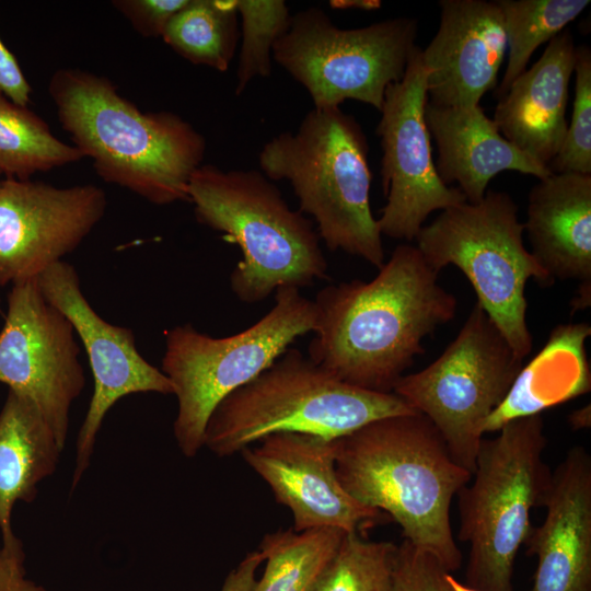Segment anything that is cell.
I'll return each mask as SVG.
<instances>
[{"mask_svg":"<svg viewBox=\"0 0 591 591\" xmlns=\"http://www.w3.org/2000/svg\"><path fill=\"white\" fill-rule=\"evenodd\" d=\"M70 321L43 296L37 278L12 285L0 329V383L31 399L63 450L69 413L85 386Z\"/></svg>","mask_w":591,"mask_h":591,"instance_id":"obj_13","label":"cell"},{"mask_svg":"<svg viewBox=\"0 0 591 591\" xmlns=\"http://www.w3.org/2000/svg\"><path fill=\"white\" fill-rule=\"evenodd\" d=\"M189 0H114L112 5L143 37H162L169 22Z\"/></svg>","mask_w":591,"mask_h":591,"instance_id":"obj_32","label":"cell"},{"mask_svg":"<svg viewBox=\"0 0 591 591\" xmlns=\"http://www.w3.org/2000/svg\"><path fill=\"white\" fill-rule=\"evenodd\" d=\"M417 30L409 18L340 28L324 10L310 7L292 14L274 45L273 60L308 91L313 108L355 100L380 112L386 89L405 74Z\"/></svg>","mask_w":591,"mask_h":591,"instance_id":"obj_10","label":"cell"},{"mask_svg":"<svg viewBox=\"0 0 591 591\" xmlns=\"http://www.w3.org/2000/svg\"><path fill=\"white\" fill-rule=\"evenodd\" d=\"M336 439L282 432L245 448L241 454L270 487L276 501L290 510L293 531L361 533L382 512L361 505L345 490L336 473Z\"/></svg>","mask_w":591,"mask_h":591,"instance_id":"obj_16","label":"cell"},{"mask_svg":"<svg viewBox=\"0 0 591 591\" xmlns=\"http://www.w3.org/2000/svg\"><path fill=\"white\" fill-rule=\"evenodd\" d=\"M576 46L569 30L548 42L541 58L498 100L494 123L520 151L548 165L567 131L568 89Z\"/></svg>","mask_w":591,"mask_h":591,"instance_id":"obj_19","label":"cell"},{"mask_svg":"<svg viewBox=\"0 0 591 591\" xmlns=\"http://www.w3.org/2000/svg\"><path fill=\"white\" fill-rule=\"evenodd\" d=\"M262 563H264V558L258 549L248 553L229 572L220 591H253L257 580V569Z\"/></svg>","mask_w":591,"mask_h":591,"instance_id":"obj_35","label":"cell"},{"mask_svg":"<svg viewBox=\"0 0 591 591\" xmlns=\"http://www.w3.org/2000/svg\"><path fill=\"white\" fill-rule=\"evenodd\" d=\"M81 159L82 153L58 139L42 117L0 91V173L4 178L31 179L38 172Z\"/></svg>","mask_w":591,"mask_h":591,"instance_id":"obj_25","label":"cell"},{"mask_svg":"<svg viewBox=\"0 0 591 591\" xmlns=\"http://www.w3.org/2000/svg\"><path fill=\"white\" fill-rule=\"evenodd\" d=\"M507 36V67L495 95L503 96L538 46L560 34L589 0H497Z\"/></svg>","mask_w":591,"mask_h":591,"instance_id":"obj_27","label":"cell"},{"mask_svg":"<svg viewBox=\"0 0 591 591\" xmlns=\"http://www.w3.org/2000/svg\"><path fill=\"white\" fill-rule=\"evenodd\" d=\"M524 231L531 254L555 281L591 289V175L551 173L529 194Z\"/></svg>","mask_w":591,"mask_h":591,"instance_id":"obj_21","label":"cell"},{"mask_svg":"<svg viewBox=\"0 0 591 591\" xmlns=\"http://www.w3.org/2000/svg\"><path fill=\"white\" fill-rule=\"evenodd\" d=\"M48 93L62 129L103 181L158 206L188 201L207 148L190 123L169 111L142 112L109 79L79 68L57 70Z\"/></svg>","mask_w":591,"mask_h":591,"instance_id":"obj_3","label":"cell"},{"mask_svg":"<svg viewBox=\"0 0 591 591\" xmlns=\"http://www.w3.org/2000/svg\"><path fill=\"white\" fill-rule=\"evenodd\" d=\"M442 565L403 540L397 545L389 591H454Z\"/></svg>","mask_w":591,"mask_h":591,"instance_id":"obj_31","label":"cell"},{"mask_svg":"<svg viewBox=\"0 0 591 591\" xmlns=\"http://www.w3.org/2000/svg\"><path fill=\"white\" fill-rule=\"evenodd\" d=\"M274 300L263 317L231 336L212 337L190 323L165 333L161 371L177 398L173 432L186 457L204 447L209 417L225 396L267 369L300 336L313 332L315 304L300 289L278 288Z\"/></svg>","mask_w":591,"mask_h":591,"instance_id":"obj_8","label":"cell"},{"mask_svg":"<svg viewBox=\"0 0 591 591\" xmlns=\"http://www.w3.org/2000/svg\"><path fill=\"white\" fill-rule=\"evenodd\" d=\"M438 31L421 59L428 102L444 107L478 105L497 85L507 36L497 1L441 0Z\"/></svg>","mask_w":591,"mask_h":591,"instance_id":"obj_17","label":"cell"},{"mask_svg":"<svg viewBox=\"0 0 591 591\" xmlns=\"http://www.w3.org/2000/svg\"><path fill=\"white\" fill-rule=\"evenodd\" d=\"M364 132L340 107L312 108L296 131L279 134L258 153L259 171L287 181L300 211L314 219L329 251L358 256L378 269L382 234L370 206L371 171Z\"/></svg>","mask_w":591,"mask_h":591,"instance_id":"obj_5","label":"cell"},{"mask_svg":"<svg viewBox=\"0 0 591 591\" xmlns=\"http://www.w3.org/2000/svg\"><path fill=\"white\" fill-rule=\"evenodd\" d=\"M346 532L291 529L266 534L258 547L265 568L253 591H308L337 552Z\"/></svg>","mask_w":591,"mask_h":591,"instance_id":"obj_26","label":"cell"},{"mask_svg":"<svg viewBox=\"0 0 591 591\" xmlns=\"http://www.w3.org/2000/svg\"><path fill=\"white\" fill-rule=\"evenodd\" d=\"M0 91L16 104L27 106L32 88L15 56L0 37Z\"/></svg>","mask_w":591,"mask_h":591,"instance_id":"obj_33","label":"cell"},{"mask_svg":"<svg viewBox=\"0 0 591 591\" xmlns=\"http://www.w3.org/2000/svg\"><path fill=\"white\" fill-rule=\"evenodd\" d=\"M2 179H3V175L0 173V184H1Z\"/></svg>","mask_w":591,"mask_h":591,"instance_id":"obj_39","label":"cell"},{"mask_svg":"<svg viewBox=\"0 0 591 591\" xmlns=\"http://www.w3.org/2000/svg\"><path fill=\"white\" fill-rule=\"evenodd\" d=\"M336 473L361 505L386 512L403 538L453 572L462 554L450 521L452 499L472 474L452 457L419 413L371 421L336 439Z\"/></svg>","mask_w":591,"mask_h":591,"instance_id":"obj_2","label":"cell"},{"mask_svg":"<svg viewBox=\"0 0 591 591\" xmlns=\"http://www.w3.org/2000/svg\"><path fill=\"white\" fill-rule=\"evenodd\" d=\"M45 299L72 324L86 352L94 391L77 443L71 491L85 473L96 436L108 410L124 396L136 393L174 394L167 376L138 351L130 328L101 317L81 291L76 268L60 260L37 277Z\"/></svg>","mask_w":591,"mask_h":591,"instance_id":"obj_14","label":"cell"},{"mask_svg":"<svg viewBox=\"0 0 591 591\" xmlns=\"http://www.w3.org/2000/svg\"><path fill=\"white\" fill-rule=\"evenodd\" d=\"M25 554H13L0 545V591H48L26 577Z\"/></svg>","mask_w":591,"mask_h":591,"instance_id":"obj_34","label":"cell"},{"mask_svg":"<svg viewBox=\"0 0 591 591\" xmlns=\"http://www.w3.org/2000/svg\"><path fill=\"white\" fill-rule=\"evenodd\" d=\"M575 99L570 123L556 157L548 163L551 173L591 175V50L576 47Z\"/></svg>","mask_w":591,"mask_h":591,"instance_id":"obj_30","label":"cell"},{"mask_svg":"<svg viewBox=\"0 0 591 591\" xmlns=\"http://www.w3.org/2000/svg\"><path fill=\"white\" fill-rule=\"evenodd\" d=\"M425 121L437 143L439 177L448 186L456 183L470 204L479 202L489 182L501 172L514 171L538 179L551 174L546 165L509 142L479 104L444 107L427 101Z\"/></svg>","mask_w":591,"mask_h":591,"instance_id":"obj_20","label":"cell"},{"mask_svg":"<svg viewBox=\"0 0 591 591\" xmlns=\"http://www.w3.org/2000/svg\"><path fill=\"white\" fill-rule=\"evenodd\" d=\"M397 545L346 533L308 591H389Z\"/></svg>","mask_w":591,"mask_h":591,"instance_id":"obj_28","label":"cell"},{"mask_svg":"<svg viewBox=\"0 0 591 591\" xmlns=\"http://www.w3.org/2000/svg\"><path fill=\"white\" fill-rule=\"evenodd\" d=\"M591 335L588 323L558 325L551 333L544 348L526 366L522 367L509 394L488 417L484 433L498 431L507 421L533 414L572 397L560 381L572 386L579 394L588 392L590 373L584 351V340Z\"/></svg>","mask_w":591,"mask_h":591,"instance_id":"obj_23","label":"cell"},{"mask_svg":"<svg viewBox=\"0 0 591 591\" xmlns=\"http://www.w3.org/2000/svg\"><path fill=\"white\" fill-rule=\"evenodd\" d=\"M483 438L470 482L456 494L457 538L467 543L466 586L478 591H513L520 548L544 506L552 471L543 459L547 439L542 414L507 421Z\"/></svg>","mask_w":591,"mask_h":591,"instance_id":"obj_7","label":"cell"},{"mask_svg":"<svg viewBox=\"0 0 591 591\" xmlns=\"http://www.w3.org/2000/svg\"><path fill=\"white\" fill-rule=\"evenodd\" d=\"M61 452L36 405L9 391L0 412V531L5 551L24 554L12 529L13 508L36 498L37 485L55 473Z\"/></svg>","mask_w":591,"mask_h":591,"instance_id":"obj_22","label":"cell"},{"mask_svg":"<svg viewBox=\"0 0 591 591\" xmlns=\"http://www.w3.org/2000/svg\"><path fill=\"white\" fill-rule=\"evenodd\" d=\"M568 424L572 430L588 429L591 426L590 405L573 410L568 416Z\"/></svg>","mask_w":591,"mask_h":591,"instance_id":"obj_37","label":"cell"},{"mask_svg":"<svg viewBox=\"0 0 591 591\" xmlns=\"http://www.w3.org/2000/svg\"><path fill=\"white\" fill-rule=\"evenodd\" d=\"M329 5L335 9L376 10L381 7L379 0H332Z\"/></svg>","mask_w":591,"mask_h":591,"instance_id":"obj_36","label":"cell"},{"mask_svg":"<svg viewBox=\"0 0 591 591\" xmlns=\"http://www.w3.org/2000/svg\"><path fill=\"white\" fill-rule=\"evenodd\" d=\"M522 367L476 302L444 351L425 369L403 375L393 393L433 424L455 462L473 474L485 422Z\"/></svg>","mask_w":591,"mask_h":591,"instance_id":"obj_11","label":"cell"},{"mask_svg":"<svg viewBox=\"0 0 591 591\" xmlns=\"http://www.w3.org/2000/svg\"><path fill=\"white\" fill-rule=\"evenodd\" d=\"M415 413L395 393L347 384L289 347L217 405L206 425L204 447L223 457L276 433L338 439L371 421Z\"/></svg>","mask_w":591,"mask_h":591,"instance_id":"obj_6","label":"cell"},{"mask_svg":"<svg viewBox=\"0 0 591 591\" xmlns=\"http://www.w3.org/2000/svg\"><path fill=\"white\" fill-rule=\"evenodd\" d=\"M239 20L235 0H189L162 39L187 61L224 72L240 42Z\"/></svg>","mask_w":591,"mask_h":591,"instance_id":"obj_24","label":"cell"},{"mask_svg":"<svg viewBox=\"0 0 591 591\" xmlns=\"http://www.w3.org/2000/svg\"><path fill=\"white\" fill-rule=\"evenodd\" d=\"M188 201L197 221L235 243L242 254L230 288L256 304L278 288L302 289L327 278V260L312 221L293 210L259 170L202 164L192 175Z\"/></svg>","mask_w":591,"mask_h":591,"instance_id":"obj_4","label":"cell"},{"mask_svg":"<svg viewBox=\"0 0 591 591\" xmlns=\"http://www.w3.org/2000/svg\"><path fill=\"white\" fill-rule=\"evenodd\" d=\"M544 521L523 546L537 557L529 591H591V455L572 447L552 472Z\"/></svg>","mask_w":591,"mask_h":591,"instance_id":"obj_18","label":"cell"},{"mask_svg":"<svg viewBox=\"0 0 591 591\" xmlns=\"http://www.w3.org/2000/svg\"><path fill=\"white\" fill-rule=\"evenodd\" d=\"M523 232L512 197L487 190L477 204L442 210L415 237L432 269L440 273L454 265L465 275L477 303L522 360L533 347L526 324V282L534 279L541 287L555 282L524 247Z\"/></svg>","mask_w":591,"mask_h":591,"instance_id":"obj_9","label":"cell"},{"mask_svg":"<svg viewBox=\"0 0 591 591\" xmlns=\"http://www.w3.org/2000/svg\"><path fill=\"white\" fill-rule=\"evenodd\" d=\"M241 20L235 94L256 78L270 77L273 48L288 30L292 13L283 0H235Z\"/></svg>","mask_w":591,"mask_h":591,"instance_id":"obj_29","label":"cell"},{"mask_svg":"<svg viewBox=\"0 0 591 591\" xmlns=\"http://www.w3.org/2000/svg\"><path fill=\"white\" fill-rule=\"evenodd\" d=\"M448 580L452 587V589L454 591H478V590H475V589H472L470 587H467L465 583H461L460 581H457L451 572L448 573Z\"/></svg>","mask_w":591,"mask_h":591,"instance_id":"obj_38","label":"cell"},{"mask_svg":"<svg viewBox=\"0 0 591 591\" xmlns=\"http://www.w3.org/2000/svg\"><path fill=\"white\" fill-rule=\"evenodd\" d=\"M415 245L398 244L370 281L328 285L313 300L316 323L308 356L343 382L392 393L422 340L456 314Z\"/></svg>","mask_w":591,"mask_h":591,"instance_id":"obj_1","label":"cell"},{"mask_svg":"<svg viewBox=\"0 0 591 591\" xmlns=\"http://www.w3.org/2000/svg\"><path fill=\"white\" fill-rule=\"evenodd\" d=\"M427 70L417 46L404 77L385 91L376 135L385 205L378 219L382 235L415 240L427 217L466 202L457 187L445 185L432 159L425 121Z\"/></svg>","mask_w":591,"mask_h":591,"instance_id":"obj_12","label":"cell"},{"mask_svg":"<svg viewBox=\"0 0 591 591\" xmlns=\"http://www.w3.org/2000/svg\"><path fill=\"white\" fill-rule=\"evenodd\" d=\"M105 192L31 179L0 184V287L36 279L73 252L103 218Z\"/></svg>","mask_w":591,"mask_h":591,"instance_id":"obj_15","label":"cell"}]
</instances>
